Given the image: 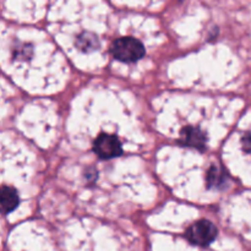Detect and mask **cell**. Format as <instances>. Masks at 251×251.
I'll return each mask as SVG.
<instances>
[{
    "label": "cell",
    "mask_w": 251,
    "mask_h": 251,
    "mask_svg": "<svg viewBox=\"0 0 251 251\" xmlns=\"http://www.w3.org/2000/svg\"><path fill=\"white\" fill-rule=\"evenodd\" d=\"M181 144L186 146L195 147V149L203 150L206 146V137L203 132L198 127L186 126L180 132Z\"/></svg>",
    "instance_id": "cell-4"
},
{
    "label": "cell",
    "mask_w": 251,
    "mask_h": 251,
    "mask_svg": "<svg viewBox=\"0 0 251 251\" xmlns=\"http://www.w3.org/2000/svg\"><path fill=\"white\" fill-rule=\"evenodd\" d=\"M228 180V176L226 174V172L223 171L220 167L212 166L211 167L210 172L207 174V183L210 188H216L221 189L226 185Z\"/></svg>",
    "instance_id": "cell-6"
},
{
    "label": "cell",
    "mask_w": 251,
    "mask_h": 251,
    "mask_svg": "<svg viewBox=\"0 0 251 251\" xmlns=\"http://www.w3.org/2000/svg\"><path fill=\"white\" fill-rule=\"evenodd\" d=\"M243 147L247 152H251V134H247L243 137Z\"/></svg>",
    "instance_id": "cell-7"
},
{
    "label": "cell",
    "mask_w": 251,
    "mask_h": 251,
    "mask_svg": "<svg viewBox=\"0 0 251 251\" xmlns=\"http://www.w3.org/2000/svg\"><path fill=\"white\" fill-rule=\"evenodd\" d=\"M217 228L212 222L207 220H201L191 225L186 229L185 237L191 244L199 247H207L217 237Z\"/></svg>",
    "instance_id": "cell-2"
},
{
    "label": "cell",
    "mask_w": 251,
    "mask_h": 251,
    "mask_svg": "<svg viewBox=\"0 0 251 251\" xmlns=\"http://www.w3.org/2000/svg\"><path fill=\"white\" fill-rule=\"evenodd\" d=\"M19 195L10 186H0V212L9 213L19 206Z\"/></svg>",
    "instance_id": "cell-5"
},
{
    "label": "cell",
    "mask_w": 251,
    "mask_h": 251,
    "mask_svg": "<svg viewBox=\"0 0 251 251\" xmlns=\"http://www.w3.org/2000/svg\"><path fill=\"white\" fill-rule=\"evenodd\" d=\"M96 154L102 159H112L123 153V147L118 137L109 134H100L93 144Z\"/></svg>",
    "instance_id": "cell-3"
},
{
    "label": "cell",
    "mask_w": 251,
    "mask_h": 251,
    "mask_svg": "<svg viewBox=\"0 0 251 251\" xmlns=\"http://www.w3.org/2000/svg\"><path fill=\"white\" fill-rule=\"evenodd\" d=\"M112 54L115 59L124 63H135L145 55V47L132 37H122L112 44Z\"/></svg>",
    "instance_id": "cell-1"
}]
</instances>
